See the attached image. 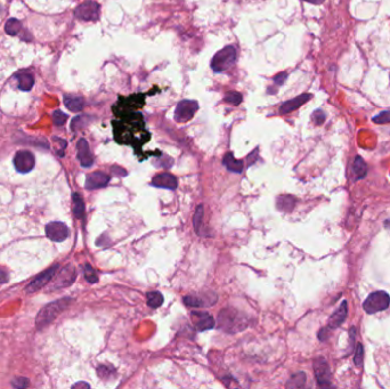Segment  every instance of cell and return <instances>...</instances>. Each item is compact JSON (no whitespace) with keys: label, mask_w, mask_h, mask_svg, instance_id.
<instances>
[{"label":"cell","mask_w":390,"mask_h":389,"mask_svg":"<svg viewBox=\"0 0 390 389\" xmlns=\"http://www.w3.org/2000/svg\"><path fill=\"white\" fill-rule=\"evenodd\" d=\"M223 163L229 172L236 174H241L243 172V161L235 159V156L233 155V153L226 154L224 156Z\"/></svg>","instance_id":"23"},{"label":"cell","mask_w":390,"mask_h":389,"mask_svg":"<svg viewBox=\"0 0 390 389\" xmlns=\"http://www.w3.org/2000/svg\"><path fill=\"white\" fill-rule=\"evenodd\" d=\"M76 148H78V159L80 163H81V166L85 167V168L92 167L94 163V156L92 154V152H90L88 141H87L85 138H81V140H79L78 141Z\"/></svg>","instance_id":"15"},{"label":"cell","mask_w":390,"mask_h":389,"mask_svg":"<svg viewBox=\"0 0 390 389\" xmlns=\"http://www.w3.org/2000/svg\"><path fill=\"white\" fill-rule=\"evenodd\" d=\"M67 120H68V115L60 110H57L53 113V121L56 126H63Z\"/></svg>","instance_id":"36"},{"label":"cell","mask_w":390,"mask_h":389,"mask_svg":"<svg viewBox=\"0 0 390 389\" xmlns=\"http://www.w3.org/2000/svg\"><path fill=\"white\" fill-rule=\"evenodd\" d=\"M199 108V104L196 101L184 100L177 104L175 111V120L177 122H187L194 117Z\"/></svg>","instance_id":"6"},{"label":"cell","mask_w":390,"mask_h":389,"mask_svg":"<svg viewBox=\"0 0 390 389\" xmlns=\"http://www.w3.org/2000/svg\"><path fill=\"white\" fill-rule=\"evenodd\" d=\"M88 117H76L73 120H72L71 122V129L72 130H78L80 128H82V127H85L87 123H88L89 120Z\"/></svg>","instance_id":"35"},{"label":"cell","mask_w":390,"mask_h":389,"mask_svg":"<svg viewBox=\"0 0 390 389\" xmlns=\"http://www.w3.org/2000/svg\"><path fill=\"white\" fill-rule=\"evenodd\" d=\"M120 120L113 122L114 136L120 144L133 145L135 148L147 143L151 134L145 129L143 115L135 111L114 112Z\"/></svg>","instance_id":"1"},{"label":"cell","mask_w":390,"mask_h":389,"mask_svg":"<svg viewBox=\"0 0 390 389\" xmlns=\"http://www.w3.org/2000/svg\"><path fill=\"white\" fill-rule=\"evenodd\" d=\"M312 98V95H309V94H302V95L298 96L296 98H292V100L287 101V102H284V103L281 105L280 107V113L281 114H287V113H291V112L297 110L301 106V105H304L306 102H308L309 100Z\"/></svg>","instance_id":"17"},{"label":"cell","mask_w":390,"mask_h":389,"mask_svg":"<svg viewBox=\"0 0 390 389\" xmlns=\"http://www.w3.org/2000/svg\"><path fill=\"white\" fill-rule=\"evenodd\" d=\"M248 325H249V319L247 316H242V313L234 308H225L220 311L218 316V328L226 332H239L246 329Z\"/></svg>","instance_id":"2"},{"label":"cell","mask_w":390,"mask_h":389,"mask_svg":"<svg viewBox=\"0 0 390 389\" xmlns=\"http://www.w3.org/2000/svg\"><path fill=\"white\" fill-rule=\"evenodd\" d=\"M297 200L291 195H281L276 199V208L280 212H291L296 207Z\"/></svg>","instance_id":"21"},{"label":"cell","mask_w":390,"mask_h":389,"mask_svg":"<svg viewBox=\"0 0 390 389\" xmlns=\"http://www.w3.org/2000/svg\"><path fill=\"white\" fill-rule=\"evenodd\" d=\"M72 200H73V213L76 218L81 219L85 216V203H83V200L81 198V195L78 193H74L72 196Z\"/></svg>","instance_id":"25"},{"label":"cell","mask_w":390,"mask_h":389,"mask_svg":"<svg viewBox=\"0 0 390 389\" xmlns=\"http://www.w3.org/2000/svg\"><path fill=\"white\" fill-rule=\"evenodd\" d=\"M58 268H60L58 265H54V266L49 267L48 270L40 273L38 276H35V278L29 283V285L25 288V292L34 293L39 291V290H41L43 286L48 284V283L54 279V276H55V274L57 273Z\"/></svg>","instance_id":"8"},{"label":"cell","mask_w":390,"mask_h":389,"mask_svg":"<svg viewBox=\"0 0 390 389\" xmlns=\"http://www.w3.org/2000/svg\"><path fill=\"white\" fill-rule=\"evenodd\" d=\"M330 328L327 326V328H323L322 330L319 331V334H317V337H319V339L320 341H325L327 339V337H329V332H330Z\"/></svg>","instance_id":"40"},{"label":"cell","mask_w":390,"mask_h":389,"mask_svg":"<svg viewBox=\"0 0 390 389\" xmlns=\"http://www.w3.org/2000/svg\"><path fill=\"white\" fill-rule=\"evenodd\" d=\"M225 101L229 104L239 105L242 102V95L238 92H228L225 96Z\"/></svg>","instance_id":"31"},{"label":"cell","mask_w":390,"mask_h":389,"mask_svg":"<svg viewBox=\"0 0 390 389\" xmlns=\"http://www.w3.org/2000/svg\"><path fill=\"white\" fill-rule=\"evenodd\" d=\"M83 270H85L83 271L85 272V278L89 283L94 284V283H96L98 281V276L96 274V272H95L94 268L90 266L89 264H86L85 266H83Z\"/></svg>","instance_id":"30"},{"label":"cell","mask_w":390,"mask_h":389,"mask_svg":"<svg viewBox=\"0 0 390 389\" xmlns=\"http://www.w3.org/2000/svg\"><path fill=\"white\" fill-rule=\"evenodd\" d=\"M16 78L19 80V88L23 90V92L31 90L35 85L34 77L30 73H27V72H21V73L16 74Z\"/></svg>","instance_id":"24"},{"label":"cell","mask_w":390,"mask_h":389,"mask_svg":"<svg viewBox=\"0 0 390 389\" xmlns=\"http://www.w3.org/2000/svg\"><path fill=\"white\" fill-rule=\"evenodd\" d=\"M64 105L68 110H70L72 112H80L83 110L85 102H83V98L80 96L65 95L64 96Z\"/></svg>","instance_id":"22"},{"label":"cell","mask_w":390,"mask_h":389,"mask_svg":"<svg viewBox=\"0 0 390 389\" xmlns=\"http://www.w3.org/2000/svg\"><path fill=\"white\" fill-rule=\"evenodd\" d=\"M9 281V275L8 273L5 272L3 270H0V283H7Z\"/></svg>","instance_id":"42"},{"label":"cell","mask_w":390,"mask_h":389,"mask_svg":"<svg viewBox=\"0 0 390 389\" xmlns=\"http://www.w3.org/2000/svg\"><path fill=\"white\" fill-rule=\"evenodd\" d=\"M257 158H258V150H254L252 153L248 156V166H251L252 163L256 162Z\"/></svg>","instance_id":"41"},{"label":"cell","mask_w":390,"mask_h":389,"mask_svg":"<svg viewBox=\"0 0 390 389\" xmlns=\"http://www.w3.org/2000/svg\"><path fill=\"white\" fill-rule=\"evenodd\" d=\"M347 311H348V307H347V301H342L340 307L338 308L337 311H335L332 316H331L330 319H329V328L330 329H335V328H339L342 323L345 322L346 319V316H347Z\"/></svg>","instance_id":"19"},{"label":"cell","mask_w":390,"mask_h":389,"mask_svg":"<svg viewBox=\"0 0 390 389\" xmlns=\"http://www.w3.org/2000/svg\"><path fill=\"white\" fill-rule=\"evenodd\" d=\"M306 2L309 3H314V5H319V3H323L325 0H304Z\"/></svg>","instance_id":"44"},{"label":"cell","mask_w":390,"mask_h":389,"mask_svg":"<svg viewBox=\"0 0 390 389\" xmlns=\"http://www.w3.org/2000/svg\"><path fill=\"white\" fill-rule=\"evenodd\" d=\"M236 57H238V53H236L235 47L226 46L213 57L210 63L211 69L217 73L228 70L235 64Z\"/></svg>","instance_id":"4"},{"label":"cell","mask_w":390,"mask_h":389,"mask_svg":"<svg viewBox=\"0 0 390 389\" xmlns=\"http://www.w3.org/2000/svg\"><path fill=\"white\" fill-rule=\"evenodd\" d=\"M374 123H378V125H384V123H389L390 122V111H384L381 113H379L378 115L372 119Z\"/></svg>","instance_id":"34"},{"label":"cell","mask_w":390,"mask_h":389,"mask_svg":"<svg viewBox=\"0 0 390 389\" xmlns=\"http://www.w3.org/2000/svg\"><path fill=\"white\" fill-rule=\"evenodd\" d=\"M22 30V23L16 19H10L6 22L5 25V31L7 35H17L20 34V31Z\"/></svg>","instance_id":"27"},{"label":"cell","mask_w":390,"mask_h":389,"mask_svg":"<svg viewBox=\"0 0 390 389\" xmlns=\"http://www.w3.org/2000/svg\"><path fill=\"white\" fill-rule=\"evenodd\" d=\"M364 359V348L362 344H357V347L355 350V355H354V363L355 365L360 366L363 364Z\"/></svg>","instance_id":"33"},{"label":"cell","mask_w":390,"mask_h":389,"mask_svg":"<svg viewBox=\"0 0 390 389\" xmlns=\"http://www.w3.org/2000/svg\"><path fill=\"white\" fill-rule=\"evenodd\" d=\"M90 386L88 384H86V383H78V384H75V385H73V386H72V388H89Z\"/></svg>","instance_id":"43"},{"label":"cell","mask_w":390,"mask_h":389,"mask_svg":"<svg viewBox=\"0 0 390 389\" xmlns=\"http://www.w3.org/2000/svg\"><path fill=\"white\" fill-rule=\"evenodd\" d=\"M352 172L354 174V178L355 179L354 180H359V179H363L364 177L366 176L367 174V166L365 161H364L362 156H356L355 159H354V162H353V167H352Z\"/></svg>","instance_id":"20"},{"label":"cell","mask_w":390,"mask_h":389,"mask_svg":"<svg viewBox=\"0 0 390 389\" xmlns=\"http://www.w3.org/2000/svg\"><path fill=\"white\" fill-rule=\"evenodd\" d=\"M306 384V374L304 372H298L293 374L290 378V380L287 381L286 387L287 388H302Z\"/></svg>","instance_id":"26"},{"label":"cell","mask_w":390,"mask_h":389,"mask_svg":"<svg viewBox=\"0 0 390 389\" xmlns=\"http://www.w3.org/2000/svg\"><path fill=\"white\" fill-rule=\"evenodd\" d=\"M286 78H287V73H285V72H282V73L275 75L273 80H274V83L276 86H282L284 81L286 80Z\"/></svg>","instance_id":"39"},{"label":"cell","mask_w":390,"mask_h":389,"mask_svg":"<svg viewBox=\"0 0 390 389\" xmlns=\"http://www.w3.org/2000/svg\"><path fill=\"white\" fill-rule=\"evenodd\" d=\"M192 319L194 322V325L198 331H207L213 329L216 323L213 316L207 312H192Z\"/></svg>","instance_id":"14"},{"label":"cell","mask_w":390,"mask_h":389,"mask_svg":"<svg viewBox=\"0 0 390 389\" xmlns=\"http://www.w3.org/2000/svg\"><path fill=\"white\" fill-rule=\"evenodd\" d=\"M184 303L189 307L209 306V305L217 303V296L216 294H211L209 298L205 297V299H203V297L199 296H186L184 297Z\"/></svg>","instance_id":"18"},{"label":"cell","mask_w":390,"mask_h":389,"mask_svg":"<svg viewBox=\"0 0 390 389\" xmlns=\"http://www.w3.org/2000/svg\"><path fill=\"white\" fill-rule=\"evenodd\" d=\"M74 15L82 21H97L100 17V5L89 0L76 7Z\"/></svg>","instance_id":"10"},{"label":"cell","mask_w":390,"mask_h":389,"mask_svg":"<svg viewBox=\"0 0 390 389\" xmlns=\"http://www.w3.org/2000/svg\"><path fill=\"white\" fill-rule=\"evenodd\" d=\"M147 305L151 308H158L163 304L162 293L158 291H152L147 293Z\"/></svg>","instance_id":"28"},{"label":"cell","mask_w":390,"mask_h":389,"mask_svg":"<svg viewBox=\"0 0 390 389\" xmlns=\"http://www.w3.org/2000/svg\"><path fill=\"white\" fill-rule=\"evenodd\" d=\"M35 160L34 154L29 151H19L14 156V166L21 174L30 173L35 168Z\"/></svg>","instance_id":"11"},{"label":"cell","mask_w":390,"mask_h":389,"mask_svg":"<svg viewBox=\"0 0 390 389\" xmlns=\"http://www.w3.org/2000/svg\"><path fill=\"white\" fill-rule=\"evenodd\" d=\"M389 304L390 297L387 292L375 291L366 298V300L363 304V308L369 314H373V313L386 310L389 306Z\"/></svg>","instance_id":"5"},{"label":"cell","mask_w":390,"mask_h":389,"mask_svg":"<svg viewBox=\"0 0 390 389\" xmlns=\"http://www.w3.org/2000/svg\"><path fill=\"white\" fill-rule=\"evenodd\" d=\"M113 373H114V369L111 368V366L101 365V366H98V369H97L98 377L102 378V379H108V378L112 377Z\"/></svg>","instance_id":"32"},{"label":"cell","mask_w":390,"mask_h":389,"mask_svg":"<svg viewBox=\"0 0 390 389\" xmlns=\"http://www.w3.org/2000/svg\"><path fill=\"white\" fill-rule=\"evenodd\" d=\"M46 234L52 241L62 242L64 240H67L69 236V228L63 223L54 221V223H49L46 226Z\"/></svg>","instance_id":"12"},{"label":"cell","mask_w":390,"mask_h":389,"mask_svg":"<svg viewBox=\"0 0 390 389\" xmlns=\"http://www.w3.org/2000/svg\"><path fill=\"white\" fill-rule=\"evenodd\" d=\"M202 218H203V206L200 205L196 209V212L194 213V217H193V224H194V230L196 233H200V227L202 225Z\"/></svg>","instance_id":"29"},{"label":"cell","mask_w":390,"mask_h":389,"mask_svg":"<svg viewBox=\"0 0 390 389\" xmlns=\"http://www.w3.org/2000/svg\"><path fill=\"white\" fill-rule=\"evenodd\" d=\"M71 298H63V299H58L56 301H53L48 305H46L41 311L39 312V314L35 318V328L38 330H41L46 326H48L54 319H55L58 315L63 312L65 308L69 306V304L71 303Z\"/></svg>","instance_id":"3"},{"label":"cell","mask_w":390,"mask_h":389,"mask_svg":"<svg viewBox=\"0 0 390 389\" xmlns=\"http://www.w3.org/2000/svg\"><path fill=\"white\" fill-rule=\"evenodd\" d=\"M325 118H326V115L322 110H316L312 115L313 121H314V123L317 126L323 125L324 121H325Z\"/></svg>","instance_id":"37"},{"label":"cell","mask_w":390,"mask_h":389,"mask_svg":"<svg viewBox=\"0 0 390 389\" xmlns=\"http://www.w3.org/2000/svg\"><path fill=\"white\" fill-rule=\"evenodd\" d=\"M12 385H13V387L22 389V388H25L29 386V380L27 379V378L19 377V378H15V379L12 381Z\"/></svg>","instance_id":"38"},{"label":"cell","mask_w":390,"mask_h":389,"mask_svg":"<svg viewBox=\"0 0 390 389\" xmlns=\"http://www.w3.org/2000/svg\"><path fill=\"white\" fill-rule=\"evenodd\" d=\"M152 185L159 188H167V190H175L178 186V180L174 175L169 173H163L156 175L152 180Z\"/></svg>","instance_id":"16"},{"label":"cell","mask_w":390,"mask_h":389,"mask_svg":"<svg viewBox=\"0 0 390 389\" xmlns=\"http://www.w3.org/2000/svg\"><path fill=\"white\" fill-rule=\"evenodd\" d=\"M111 177L103 172H94L87 175L85 186L87 190H98L103 188L110 183Z\"/></svg>","instance_id":"13"},{"label":"cell","mask_w":390,"mask_h":389,"mask_svg":"<svg viewBox=\"0 0 390 389\" xmlns=\"http://www.w3.org/2000/svg\"><path fill=\"white\" fill-rule=\"evenodd\" d=\"M314 372L317 385L319 387H331V371L326 359L319 357L314 361Z\"/></svg>","instance_id":"9"},{"label":"cell","mask_w":390,"mask_h":389,"mask_svg":"<svg viewBox=\"0 0 390 389\" xmlns=\"http://www.w3.org/2000/svg\"><path fill=\"white\" fill-rule=\"evenodd\" d=\"M76 279V271L72 265H67L57 273V276L53 280L49 288L52 290H57L62 288H67L73 284Z\"/></svg>","instance_id":"7"}]
</instances>
